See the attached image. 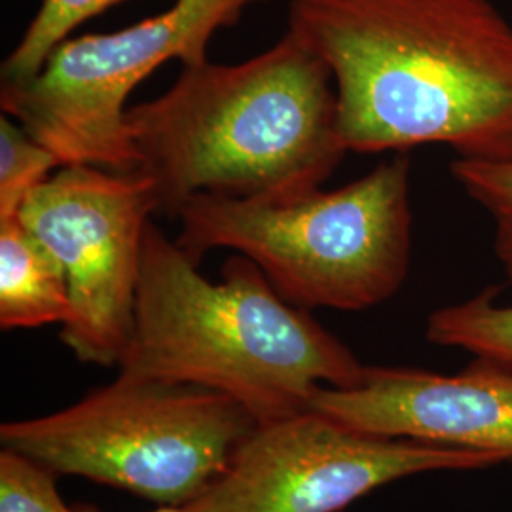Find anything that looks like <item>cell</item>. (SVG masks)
I'll list each match as a JSON object with an SVG mask.
<instances>
[{
  "mask_svg": "<svg viewBox=\"0 0 512 512\" xmlns=\"http://www.w3.org/2000/svg\"><path fill=\"white\" fill-rule=\"evenodd\" d=\"M329 67L349 152L512 162V23L492 0H289Z\"/></svg>",
  "mask_w": 512,
  "mask_h": 512,
  "instance_id": "obj_1",
  "label": "cell"
},
{
  "mask_svg": "<svg viewBox=\"0 0 512 512\" xmlns=\"http://www.w3.org/2000/svg\"><path fill=\"white\" fill-rule=\"evenodd\" d=\"M158 213L192 196L283 203L323 188L349 152L329 67L287 31L241 63L183 65L164 93L126 114Z\"/></svg>",
  "mask_w": 512,
  "mask_h": 512,
  "instance_id": "obj_2",
  "label": "cell"
},
{
  "mask_svg": "<svg viewBox=\"0 0 512 512\" xmlns=\"http://www.w3.org/2000/svg\"><path fill=\"white\" fill-rule=\"evenodd\" d=\"M118 368L230 395L258 425L310 410L319 387H353L366 372L310 310L283 300L251 258L228 256L219 281H211L154 222L133 336Z\"/></svg>",
  "mask_w": 512,
  "mask_h": 512,
  "instance_id": "obj_3",
  "label": "cell"
},
{
  "mask_svg": "<svg viewBox=\"0 0 512 512\" xmlns=\"http://www.w3.org/2000/svg\"><path fill=\"white\" fill-rule=\"evenodd\" d=\"M177 245L194 262L215 249L247 256L302 310L365 311L403 289L412 258L410 160L399 156L336 190L291 202L192 196Z\"/></svg>",
  "mask_w": 512,
  "mask_h": 512,
  "instance_id": "obj_4",
  "label": "cell"
},
{
  "mask_svg": "<svg viewBox=\"0 0 512 512\" xmlns=\"http://www.w3.org/2000/svg\"><path fill=\"white\" fill-rule=\"evenodd\" d=\"M256 429L236 399L215 389L118 374L54 414L2 423L0 444L55 476H82L160 507H186Z\"/></svg>",
  "mask_w": 512,
  "mask_h": 512,
  "instance_id": "obj_5",
  "label": "cell"
},
{
  "mask_svg": "<svg viewBox=\"0 0 512 512\" xmlns=\"http://www.w3.org/2000/svg\"><path fill=\"white\" fill-rule=\"evenodd\" d=\"M258 2L268 0H173L162 14L120 31L67 38L35 78L0 86L2 114L63 165L135 169L126 124L131 93L167 61H207L211 38Z\"/></svg>",
  "mask_w": 512,
  "mask_h": 512,
  "instance_id": "obj_6",
  "label": "cell"
},
{
  "mask_svg": "<svg viewBox=\"0 0 512 512\" xmlns=\"http://www.w3.org/2000/svg\"><path fill=\"white\" fill-rule=\"evenodd\" d=\"M154 184L139 169L63 165L25 198L21 224L59 260L71 311L59 338L86 365L118 366L135 327Z\"/></svg>",
  "mask_w": 512,
  "mask_h": 512,
  "instance_id": "obj_7",
  "label": "cell"
},
{
  "mask_svg": "<svg viewBox=\"0 0 512 512\" xmlns=\"http://www.w3.org/2000/svg\"><path fill=\"white\" fill-rule=\"evenodd\" d=\"M490 454L353 431L317 410L258 425L190 512H342L408 476L486 471Z\"/></svg>",
  "mask_w": 512,
  "mask_h": 512,
  "instance_id": "obj_8",
  "label": "cell"
},
{
  "mask_svg": "<svg viewBox=\"0 0 512 512\" xmlns=\"http://www.w3.org/2000/svg\"><path fill=\"white\" fill-rule=\"evenodd\" d=\"M310 408L353 431L490 454L512 465V366L473 357L456 374L366 366L353 387L323 385Z\"/></svg>",
  "mask_w": 512,
  "mask_h": 512,
  "instance_id": "obj_9",
  "label": "cell"
},
{
  "mask_svg": "<svg viewBox=\"0 0 512 512\" xmlns=\"http://www.w3.org/2000/svg\"><path fill=\"white\" fill-rule=\"evenodd\" d=\"M71 311L63 266L18 215L0 219V327L63 325Z\"/></svg>",
  "mask_w": 512,
  "mask_h": 512,
  "instance_id": "obj_10",
  "label": "cell"
},
{
  "mask_svg": "<svg viewBox=\"0 0 512 512\" xmlns=\"http://www.w3.org/2000/svg\"><path fill=\"white\" fill-rule=\"evenodd\" d=\"M497 294L499 289L490 287L433 311L425 325L427 342L512 366V306H501Z\"/></svg>",
  "mask_w": 512,
  "mask_h": 512,
  "instance_id": "obj_11",
  "label": "cell"
},
{
  "mask_svg": "<svg viewBox=\"0 0 512 512\" xmlns=\"http://www.w3.org/2000/svg\"><path fill=\"white\" fill-rule=\"evenodd\" d=\"M129 0H42L16 48L2 63V84H23L35 78L59 44L90 19Z\"/></svg>",
  "mask_w": 512,
  "mask_h": 512,
  "instance_id": "obj_12",
  "label": "cell"
},
{
  "mask_svg": "<svg viewBox=\"0 0 512 512\" xmlns=\"http://www.w3.org/2000/svg\"><path fill=\"white\" fill-rule=\"evenodd\" d=\"M63 167L54 152L6 114L0 116V219L14 217L25 198Z\"/></svg>",
  "mask_w": 512,
  "mask_h": 512,
  "instance_id": "obj_13",
  "label": "cell"
},
{
  "mask_svg": "<svg viewBox=\"0 0 512 512\" xmlns=\"http://www.w3.org/2000/svg\"><path fill=\"white\" fill-rule=\"evenodd\" d=\"M450 173L494 222V253L512 283V162L456 158Z\"/></svg>",
  "mask_w": 512,
  "mask_h": 512,
  "instance_id": "obj_14",
  "label": "cell"
},
{
  "mask_svg": "<svg viewBox=\"0 0 512 512\" xmlns=\"http://www.w3.org/2000/svg\"><path fill=\"white\" fill-rule=\"evenodd\" d=\"M0 512H82L69 509L55 475L14 450H0Z\"/></svg>",
  "mask_w": 512,
  "mask_h": 512,
  "instance_id": "obj_15",
  "label": "cell"
},
{
  "mask_svg": "<svg viewBox=\"0 0 512 512\" xmlns=\"http://www.w3.org/2000/svg\"><path fill=\"white\" fill-rule=\"evenodd\" d=\"M82 512H97L95 509H90V507H84V509H80ZM154 512H190L186 507H160V509H156Z\"/></svg>",
  "mask_w": 512,
  "mask_h": 512,
  "instance_id": "obj_16",
  "label": "cell"
}]
</instances>
